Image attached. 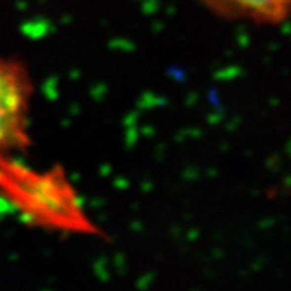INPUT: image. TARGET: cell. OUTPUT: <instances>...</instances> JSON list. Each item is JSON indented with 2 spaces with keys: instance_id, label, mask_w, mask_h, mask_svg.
Instances as JSON below:
<instances>
[{
  "instance_id": "cell-1",
  "label": "cell",
  "mask_w": 291,
  "mask_h": 291,
  "mask_svg": "<svg viewBox=\"0 0 291 291\" xmlns=\"http://www.w3.org/2000/svg\"><path fill=\"white\" fill-rule=\"evenodd\" d=\"M33 84L20 62L0 55V162L28 141Z\"/></svg>"
},
{
  "instance_id": "cell-2",
  "label": "cell",
  "mask_w": 291,
  "mask_h": 291,
  "mask_svg": "<svg viewBox=\"0 0 291 291\" xmlns=\"http://www.w3.org/2000/svg\"><path fill=\"white\" fill-rule=\"evenodd\" d=\"M214 15L225 20L277 26L288 18L290 0H201Z\"/></svg>"
}]
</instances>
